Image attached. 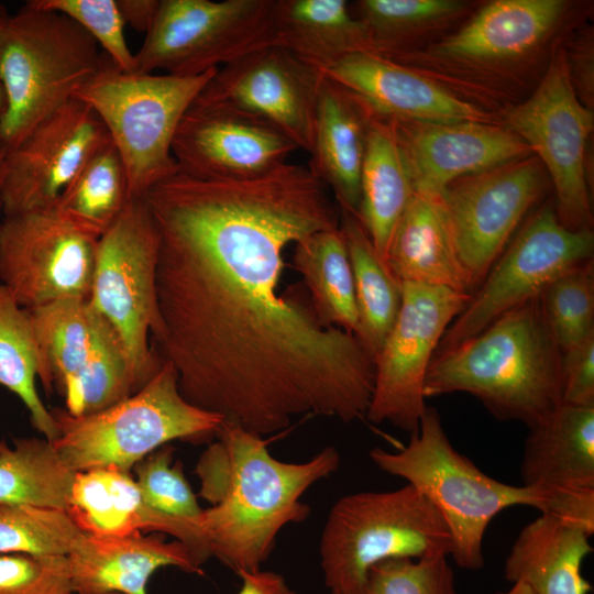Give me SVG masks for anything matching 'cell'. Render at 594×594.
<instances>
[{
  "mask_svg": "<svg viewBox=\"0 0 594 594\" xmlns=\"http://www.w3.org/2000/svg\"><path fill=\"white\" fill-rule=\"evenodd\" d=\"M373 117L354 95L322 76L307 167L333 191L340 210L356 217L366 138Z\"/></svg>",
  "mask_w": 594,
  "mask_h": 594,
  "instance_id": "24",
  "label": "cell"
},
{
  "mask_svg": "<svg viewBox=\"0 0 594 594\" xmlns=\"http://www.w3.org/2000/svg\"><path fill=\"white\" fill-rule=\"evenodd\" d=\"M173 454L174 448L165 444L136 463V486L152 509L198 525L202 508L185 477L183 463H173Z\"/></svg>",
  "mask_w": 594,
  "mask_h": 594,
  "instance_id": "40",
  "label": "cell"
},
{
  "mask_svg": "<svg viewBox=\"0 0 594 594\" xmlns=\"http://www.w3.org/2000/svg\"><path fill=\"white\" fill-rule=\"evenodd\" d=\"M340 461L333 447L305 462L280 461L262 436L224 420L195 469L199 496L211 504L198 519L210 556L237 573L261 569L279 531L308 518L301 496Z\"/></svg>",
  "mask_w": 594,
  "mask_h": 594,
  "instance_id": "2",
  "label": "cell"
},
{
  "mask_svg": "<svg viewBox=\"0 0 594 594\" xmlns=\"http://www.w3.org/2000/svg\"><path fill=\"white\" fill-rule=\"evenodd\" d=\"M67 556L0 554V594L73 593Z\"/></svg>",
  "mask_w": 594,
  "mask_h": 594,
  "instance_id": "43",
  "label": "cell"
},
{
  "mask_svg": "<svg viewBox=\"0 0 594 594\" xmlns=\"http://www.w3.org/2000/svg\"><path fill=\"white\" fill-rule=\"evenodd\" d=\"M393 124L420 195L442 196L459 178L532 155L518 135L493 122Z\"/></svg>",
  "mask_w": 594,
  "mask_h": 594,
  "instance_id": "19",
  "label": "cell"
},
{
  "mask_svg": "<svg viewBox=\"0 0 594 594\" xmlns=\"http://www.w3.org/2000/svg\"><path fill=\"white\" fill-rule=\"evenodd\" d=\"M38 373L40 353L30 315L0 283V385L21 399L34 428L54 441L58 428L38 396Z\"/></svg>",
  "mask_w": 594,
  "mask_h": 594,
  "instance_id": "35",
  "label": "cell"
},
{
  "mask_svg": "<svg viewBox=\"0 0 594 594\" xmlns=\"http://www.w3.org/2000/svg\"><path fill=\"white\" fill-rule=\"evenodd\" d=\"M449 528L414 486L358 492L336 502L322 529L319 554L331 594H353L369 569L384 560L448 558Z\"/></svg>",
  "mask_w": 594,
  "mask_h": 594,
  "instance_id": "7",
  "label": "cell"
},
{
  "mask_svg": "<svg viewBox=\"0 0 594 594\" xmlns=\"http://www.w3.org/2000/svg\"><path fill=\"white\" fill-rule=\"evenodd\" d=\"M581 528L540 514L515 539L505 561V579L527 585L534 594H588L582 574L584 559L593 552Z\"/></svg>",
  "mask_w": 594,
  "mask_h": 594,
  "instance_id": "27",
  "label": "cell"
},
{
  "mask_svg": "<svg viewBox=\"0 0 594 594\" xmlns=\"http://www.w3.org/2000/svg\"><path fill=\"white\" fill-rule=\"evenodd\" d=\"M353 594H458L448 558L388 559L372 565Z\"/></svg>",
  "mask_w": 594,
  "mask_h": 594,
  "instance_id": "41",
  "label": "cell"
},
{
  "mask_svg": "<svg viewBox=\"0 0 594 594\" xmlns=\"http://www.w3.org/2000/svg\"><path fill=\"white\" fill-rule=\"evenodd\" d=\"M396 321L374 359L375 377L366 419L410 435L426 408L424 383L446 330L471 295L451 288L402 283Z\"/></svg>",
  "mask_w": 594,
  "mask_h": 594,
  "instance_id": "13",
  "label": "cell"
},
{
  "mask_svg": "<svg viewBox=\"0 0 594 594\" xmlns=\"http://www.w3.org/2000/svg\"><path fill=\"white\" fill-rule=\"evenodd\" d=\"M593 251L592 230L572 231L559 221L553 207L543 206L492 265L437 351L477 334L503 314L538 298L559 275L592 261Z\"/></svg>",
  "mask_w": 594,
  "mask_h": 594,
  "instance_id": "12",
  "label": "cell"
},
{
  "mask_svg": "<svg viewBox=\"0 0 594 594\" xmlns=\"http://www.w3.org/2000/svg\"><path fill=\"white\" fill-rule=\"evenodd\" d=\"M9 14L10 13L7 11L6 7L0 2V28L4 23ZM3 110H4V94H3V89L0 82V119L3 113Z\"/></svg>",
  "mask_w": 594,
  "mask_h": 594,
  "instance_id": "48",
  "label": "cell"
},
{
  "mask_svg": "<svg viewBox=\"0 0 594 594\" xmlns=\"http://www.w3.org/2000/svg\"><path fill=\"white\" fill-rule=\"evenodd\" d=\"M217 69L196 77L124 73L109 57L74 97L106 127L129 180L130 197L142 198L178 170L172 145L186 111Z\"/></svg>",
  "mask_w": 594,
  "mask_h": 594,
  "instance_id": "8",
  "label": "cell"
},
{
  "mask_svg": "<svg viewBox=\"0 0 594 594\" xmlns=\"http://www.w3.org/2000/svg\"><path fill=\"white\" fill-rule=\"evenodd\" d=\"M68 594H77V593H74V592H73V593H68ZM113 594H117V593H113Z\"/></svg>",
  "mask_w": 594,
  "mask_h": 594,
  "instance_id": "51",
  "label": "cell"
},
{
  "mask_svg": "<svg viewBox=\"0 0 594 594\" xmlns=\"http://www.w3.org/2000/svg\"><path fill=\"white\" fill-rule=\"evenodd\" d=\"M561 359L538 297L436 351L424 395L466 393L498 420L530 427L562 404Z\"/></svg>",
  "mask_w": 594,
  "mask_h": 594,
  "instance_id": "3",
  "label": "cell"
},
{
  "mask_svg": "<svg viewBox=\"0 0 594 594\" xmlns=\"http://www.w3.org/2000/svg\"><path fill=\"white\" fill-rule=\"evenodd\" d=\"M360 189L358 218L386 265L393 232L414 188L394 124L376 117L367 131Z\"/></svg>",
  "mask_w": 594,
  "mask_h": 594,
  "instance_id": "28",
  "label": "cell"
},
{
  "mask_svg": "<svg viewBox=\"0 0 594 594\" xmlns=\"http://www.w3.org/2000/svg\"><path fill=\"white\" fill-rule=\"evenodd\" d=\"M106 54L68 16L28 1L0 28V147L14 148L102 67Z\"/></svg>",
  "mask_w": 594,
  "mask_h": 594,
  "instance_id": "4",
  "label": "cell"
},
{
  "mask_svg": "<svg viewBox=\"0 0 594 594\" xmlns=\"http://www.w3.org/2000/svg\"><path fill=\"white\" fill-rule=\"evenodd\" d=\"M277 0H160L135 72L196 77L276 45Z\"/></svg>",
  "mask_w": 594,
  "mask_h": 594,
  "instance_id": "10",
  "label": "cell"
},
{
  "mask_svg": "<svg viewBox=\"0 0 594 594\" xmlns=\"http://www.w3.org/2000/svg\"><path fill=\"white\" fill-rule=\"evenodd\" d=\"M340 230L353 274L358 311L355 337L374 361L398 316L402 283L382 262L356 216L341 211Z\"/></svg>",
  "mask_w": 594,
  "mask_h": 594,
  "instance_id": "30",
  "label": "cell"
},
{
  "mask_svg": "<svg viewBox=\"0 0 594 594\" xmlns=\"http://www.w3.org/2000/svg\"><path fill=\"white\" fill-rule=\"evenodd\" d=\"M296 144L270 123L226 107L194 101L175 133L178 169L206 178H248L287 163Z\"/></svg>",
  "mask_w": 594,
  "mask_h": 594,
  "instance_id": "18",
  "label": "cell"
},
{
  "mask_svg": "<svg viewBox=\"0 0 594 594\" xmlns=\"http://www.w3.org/2000/svg\"><path fill=\"white\" fill-rule=\"evenodd\" d=\"M321 79L290 51L271 45L217 69L195 101L263 120L309 153Z\"/></svg>",
  "mask_w": 594,
  "mask_h": 594,
  "instance_id": "16",
  "label": "cell"
},
{
  "mask_svg": "<svg viewBox=\"0 0 594 594\" xmlns=\"http://www.w3.org/2000/svg\"><path fill=\"white\" fill-rule=\"evenodd\" d=\"M95 314L87 360L63 394L65 409L73 416L100 411L138 392L122 339L105 317Z\"/></svg>",
  "mask_w": 594,
  "mask_h": 594,
  "instance_id": "36",
  "label": "cell"
},
{
  "mask_svg": "<svg viewBox=\"0 0 594 594\" xmlns=\"http://www.w3.org/2000/svg\"><path fill=\"white\" fill-rule=\"evenodd\" d=\"M563 0H495L432 47L446 63L470 67L518 62L536 51L562 19Z\"/></svg>",
  "mask_w": 594,
  "mask_h": 594,
  "instance_id": "22",
  "label": "cell"
},
{
  "mask_svg": "<svg viewBox=\"0 0 594 594\" xmlns=\"http://www.w3.org/2000/svg\"><path fill=\"white\" fill-rule=\"evenodd\" d=\"M543 169L532 154L459 178L443 191L455 250L474 290L541 197Z\"/></svg>",
  "mask_w": 594,
  "mask_h": 594,
  "instance_id": "15",
  "label": "cell"
},
{
  "mask_svg": "<svg viewBox=\"0 0 594 594\" xmlns=\"http://www.w3.org/2000/svg\"><path fill=\"white\" fill-rule=\"evenodd\" d=\"M352 13L363 22L373 52L389 59L420 33L448 22L463 3L457 0H361Z\"/></svg>",
  "mask_w": 594,
  "mask_h": 594,
  "instance_id": "37",
  "label": "cell"
},
{
  "mask_svg": "<svg viewBox=\"0 0 594 594\" xmlns=\"http://www.w3.org/2000/svg\"><path fill=\"white\" fill-rule=\"evenodd\" d=\"M242 585L238 594H297L283 575L261 569L238 572Z\"/></svg>",
  "mask_w": 594,
  "mask_h": 594,
  "instance_id": "46",
  "label": "cell"
},
{
  "mask_svg": "<svg viewBox=\"0 0 594 594\" xmlns=\"http://www.w3.org/2000/svg\"><path fill=\"white\" fill-rule=\"evenodd\" d=\"M528 428L520 465L524 486L594 491V406L561 404Z\"/></svg>",
  "mask_w": 594,
  "mask_h": 594,
  "instance_id": "25",
  "label": "cell"
},
{
  "mask_svg": "<svg viewBox=\"0 0 594 594\" xmlns=\"http://www.w3.org/2000/svg\"><path fill=\"white\" fill-rule=\"evenodd\" d=\"M158 231L144 198L131 199L98 240L88 298L122 339L138 391L163 363L148 343L158 328Z\"/></svg>",
  "mask_w": 594,
  "mask_h": 594,
  "instance_id": "9",
  "label": "cell"
},
{
  "mask_svg": "<svg viewBox=\"0 0 594 594\" xmlns=\"http://www.w3.org/2000/svg\"><path fill=\"white\" fill-rule=\"evenodd\" d=\"M110 136L97 113L73 97L4 153L3 217L54 210L64 188Z\"/></svg>",
  "mask_w": 594,
  "mask_h": 594,
  "instance_id": "17",
  "label": "cell"
},
{
  "mask_svg": "<svg viewBox=\"0 0 594 594\" xmlns=\"http://www.w3.org/2000/svg\"><path fill=\"white\" fill-rule=\"evenodd\" d=\"M550 331L561 352L594 334L593 260L554 278L539 296Z\"/></svg>",
  "mask_w": 594,
  "mask_h": 594,
  "instance_id": "39",
  "label": "cell"
},
{
  "mask_svg": "<svg viewBox=\"0 0 594 594\" xmlns=\"http://www.w3.org/2000/svg\"><path fill=\"white\" fill-rule=\"evenodd\" d=\"M370 458L380 470L404 479L431 502L449 528L450 556L462 569L484 566V535L501 512L524 505L541 513L546 507L543 492L497 481L458 452L439 413L430 406L407 446L396 452L374 448Z\"/></svg>",
  "mask_w": 594,
  "mask_h": 594,
  "instance_id": "5",
  "label": "cell"
},
{
  "mask_svg": "<svg viewBox=\"0 0 594 594\" xmlns=\"http://www.w3.org/2000/svg\"><path fill=\"white\" fill-rule=\"evenodd\" d=\"M495 594H534V592L522 583L512 584V587L506 592H497Z\"/></svg>",
  "mask_w": 594,
  "mask_h": 594,
  "instance_id": "49",
  "label": "cell"
},
{
  "mask_svg": "<svg viewBox=\"0 0 594 594\" xmlns=\"http://www.w3.org/2000/svg\"><path fill=\"white\" fill-rule=\"evenodd\" d=\"M131 199L123 161L110 140L84 163L54 211L80 233L99 240Z\"/></svg>",
  "mask_w": 594,
  "mask_h": 594,
  "instance_id": "32",
  "label": "cell"
},
{
  "mask_svg": "<svg viewBox=\"0 0 594 594\" xmlns=\"http://www.w3.org/2000/svg\"><path fill=\"white\" fill-rule=\"evenodd\" d=\"M593 110L578 97L564 48L552 55L534 94L508 110L506 127L518 135L547 169L556 191L554 211L572 231L592 230L586 146Z\"/></svg>",
  "mask_w": 594,
  "mask_h": 594,
  "instance_id": "11",
  "label": "cell"
},
{
  "mask_svg": "<svg viewBox=\"0 0 594 594\" xmlns=\"http://www.w3.org/2000/svg\"><path fill=\"white\" fill-rule=\"evenodd\" d=\"M318 72L388 122H492L484 111L437 81L374 52L346 55Z\"/></svg>",
  "mask_w": 594,
  "mask_h": 594,
  "instance_id": "20",
  "label": "cell"
},
{
  "mask_svg": "<svg viewBox=\"0 0 594 594\" xmlns=\"http://www.w3.org/2000/svg\"><path fill=\"white\" fill-rule=\"evenodd\" d=\"M85 534L66 510L0 504V553L68 556Z\"/></svg>",
  "mask_w": 594,
  "mask_h": 594,
  "instance_id": "38",
  "label": "cell"
},
{
  "mask_svg": "<svg viewBox=\"0 0 594 594\" xmlns=\"http://www.w3.org/2000/svg\"><path fill=\"white\" fill-rule=\"evenodd\" d=\"M276 45L317 70L346 55L373 52L365 25L344 0H277Z\"/></svg>",
  "mask_w": 594,
  "mask_h": 594,
  "instance_id": "29",
  "label": "cell"
},
{
  "mask_svg": "<svg viewBox=\"0 0 594 594\" xmlns=\"http://www.w3.org/2000/svg\"><path fill=\"white\" fill-rule=\"evenodd\" d=\"M97 243L54 210L3 217L0 283L25 309L62 299H88Z\"/></svg>",
  "mask_w": 594,
  "mask_h": 594,
  "instance_id": "14",
  "label": "cell"
},
{
  "mask_svg": "<svg viewBox=\"0 0 594 594\" xmlns=\"http://www.w3.org/2000/svg\"><path fill=\"white\" fill-rule=\"evenodd\" d=\"M66 513L87 535L127 537L145 531L170 535L204 564L211 556L196 522L148 507L129 472L95 468L76 472Z\"/></svg>",
  "mask_w": 594,
  "mask_h": 594,
  "instance_id": "21",
  "label": "cell"
},
{
  "mask_svg": "<svg viewBox=\"0 0 594 594\" xmlns=\"http://www.w3.org/2000/svg\"><path fill=\"white\" fill-rule=\"evenodd\" d=\"M386 265L400 283L474 292L458 256L441 196L414 193L393 232Z\"/></svg>",
  "mask_w": 594,
  "mask_h": 594,
  "instance_id": "26",
  "label": "cell"
},
{
  "mask_svg": "<svg viewBox=\"0 0 594 594\" xmlns=\"http://www.w3.org/2000/svg\"><path fill=\"white\" fill-rule=\"evenodd\" d=\"M294 245L293 264L304 277L319 322L355 336L353 274L340 227L315 232Z\"/></svg>",
  "mask_w": 594,
  "mask_h": 594,
  "instance_id": "31",
  "label": "cell"
},
{
  "mask_svg": "<svg viewBox=\"0 0 594 594\" xmlns=\"http://www.w3.org/2000/svg\"><path fill=\"white\" fill-rule=\"evenodd\" d=\"M143 198L160 235L152 337L188 403L260 436L301 416L366 419L373 359L319 322L304 288L279 293L285 249L340 227L307 166L248 178L178 169Z\"/></svg>",
  "mask_w": 594,
  "mask_h": 594,
  "instance_id": "1",
  "label": "cell"
},
{
  "mask_svg": "<svg viewBox=\"0 0 594 594\" xmlns=\"http://www.w3.org/2000/svg\"><path fill=\"white\" fill-rule=\"evenodd\" d=\"M562 404L594 406V334L562 352Z\"/></svg>",
  "mask_w": 594,
  "mask_h": 594,
  "instance_id": "44",
  "label": "cell"
},
{
  "mask_svg": "<svg viewBox=\"0 0 594 594\" xmlns=\"http://www.w3.org/2000/svg\"><path fill=\"white\" fill-rule=\"evenodd\" d=\"M123 22L140 33H147L156 16L160 0H117Z\"/></svg>",
  "mask_w": 594,
  "mask_h": 594,
  "instance_id": "47",
  "label": "cell"
},
{
  "mask_svg": "<svg viewBox=\"0 0 594 594\" xmlns=\"http://www.w3.org/2000/svg\"><path fill=\"white\" fill-rule=\"evenodd\" d=\"M75 474L45 438L0 440V504L66 510Z\"/></svg>",
  "mask_w": 594,
  "mask_h": 594,
  "instance_id": "34",
  "label": "cell"
},
{
  "mask_svg": "<svg viewBox=\"0 0 594 594\" xmlns=\"http://www.w3.org/2000/svg\"><path fill=\"white\" fill-rule=\"evenodd\" d=\"M565 52L566 64L574 90L590 109L593 103V46L590 38L579 40ZM593 110V109H592Z\"/></svg>",
  "mask_w": 594,
  "mask_h": 594,
  "instance_id": "45",
  "label": "cell"
},
{
  "mask_svg": "<svg viewBox=\"0 0 594 594\" xmlns=\"http://www.w3.org/2000/svg\"><path fill=\"white\" fill-rule=\"evenodd\" d=\"M42 8L57 11L81 26L99 45L112 64L124 73L135 72L124 22L117 0H34Z\"/></svg>",
  "mask_w": 594,
  "mask_h": 594,
  "instance_id": "42",
  "label": "cell"
},
{
  "mask_svg": "<svg viewBox=\"0 0 594 594\" xmlns=\"http://www.w3.org/2000/svg\"><path fill=\"white\" fill-rule=\"evenodd\" d=\"M67 557L77 594H147L151 576L162 566L202 571V563L184 542L141 532L127 537L85 534Z\"/></svg>",
  "mask_w": 594,
  "mask_h": 594,
  "instance_id": "23",
  "label": "cell"
},
{
  "mask_svg": "<svg viewBox=\"0 0 594 594\" xmlns=\"http://www.w3.org/2000/svg\"><path fill=\"white\" fill-rule=\"evenodd\" d=\"M40 353L44 391L63 395L82 369L91 345L95 310L88 299H62L26 309Z\"/></svg>",
  "mask_w": 594,
  "mask_h": 594,
  "instance_id": "33",
  "label": "cell"
},
{
  "mask_svg": "<svg viewBox=\"0 0 594 594\" xmlns=\"http://www.w3.org/2000/svg\"><path fill=\"white\" fill-rule=\"evenodd\" d=\"M3 170H4V153L0 147V222L2 220L1 217L3 218V206H2Z\"/></svg>",
  "mask_w": 594,
  "mask_h": 594,
  "instance_id": "50",
  "label": "cell"
},
{
  "mask_svg": "<svg viewBox=\"0 0 594 594\" xmlns=\"http://www.w3.org/2000/svg\"><path fill=\"white\" fill-rule=\"evenodd\" d=\"M50 411L58 428L51 442L74 472L108 466L129 472L173 440L216 438L224 422L182 396L177 372L167 361L138 392L106 409L85 416L59 407Z\"/></svg>",
  "mask_w": 594,
  "mask_h": 594,
  "instance_id": "6",
  "label": "cell"
}]
</instances>
